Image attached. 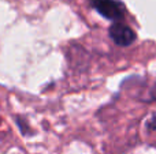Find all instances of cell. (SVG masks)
Returning <instances> with one entry per match:
<instances>
[{
	"label": "cell",
	"instance_id": "1",
	"mask_svg": "<svg viewBox=\"0 0 156 154\" xmlns=\"http://www.w3.org/2000/svg\"><path fill=\"white\" fill-rule=\"evenodd\" d=\"M90 4L99 14L111 21H121L125 15V7L118 0H90Z\"/></svg>",
	"mask_w": 156,
	"mask_h": 154
},
{
	"label": "cell",
	"instance_id": "2",
	"mask_svg": "<svg viewBox=\"0 0 156 154\" xmlns=\"http://www.w3.org/2000/svg\"><path fill=\"white\" fill-rule=\"evenodd\" d=\"M110 37L119 46H127L134 42L136 33L129 26L122 23H114L110 27Z\"/></svg>",
	"mask_w": 156,
	"mask_h": 154
},
{
	"label": "cell",
	"instance_id": "3",
	"mask_svg": "<svg viewBox=\"0 0 156 154\" xmlns=\"http://www.w3.org/2000/svg\"><path fill=\"white\" fill-rule=\"evenodd\" d=\"M148 128L149 130H156V116H154L148 123Z\"/></svg>",
	"mask_w": 156,
	"mask_h": 154
}]
</instances>
